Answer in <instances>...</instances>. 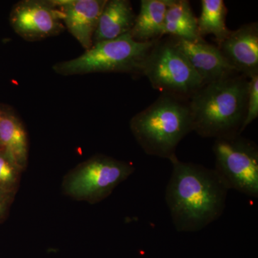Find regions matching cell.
Listing matches in <instances>:
<instances>
[{
    "label": "cell",
    "mask_w": 258,
    "mask_h": 258,
    "mask_svg": "<svg viewBox=\"0 0 258 258\" xmlns=\"http://www.w3.org/2000/svg\"><path fill=\"white\" fill-rule=\"evenodd\" d=\"M70 33L86 50L93 46L98 20L107 0H54Z\"/></svg>",
    "instance_id": "cell-9"
},
{
    "label": "cell",
    "mask_w": 258,
    "mask_h": 258,
    "mask_svg": "<svg viewBox=\"0 0 258 258\" xmlns=\"http://www.w3.org/2000/svg\"><path fill=\"white\" fill-rule=\"evenodd\" d=\"M249 79L236 74L204 84L189 100L193 132L215 139L241 134Z\"/></svg>",
    "instance_id": "cell-2"
},
{
    "label": "cell",
    "mask_w": 258,
    "mask_h": 258,
    "mask_svg": "<svg viewBox=\"0 0 258 258\" xmlns=\"http://www.w3.org/2000/svg\"><path fill=\"white\" fill-rule=\"evenodd\" d=\"M172 172L165 200L174 227L179 232H195L222 216L229 188L216 171L201 164L171 158Z\"/></svg>",
    "instance_id": "cell-1"
},
{
    "label": "cell",
    "mask_w": 258,
    "mask_h": 258,
    "mask_svg": "<svg viewBox=\"0 0 258 258\" xmlns=\"http://www.w3.org/2000/svg\"><path fill=\"white\" fill-rule=\"evenodd\" d=\"M171 0H142L131 36L140 42H154L164 37V23Z\"/></svg>",
    "instance_id": "cell-14"
},
{
    "label": "cell",
    "mask_w": 258,
    "mask_h": 258,
    "mask_svg": "<svg viewBox=\"0 0 258 258\" xmlns=\"http://www.w3.org/2000/svg\"><path fill=\"white\" fill-rule=\"evenodd\" d=\"M215 170L229 189L258 198V148L241 134L215 139Z\"/></svg>",
    "instance_id": "cell-7"
},
{
    "label": "cell",
    "mask_w": 258,
    "mask_h": 258,
    "mask_svg": "<svg viewBox=\"0 0 258 258\" xmlns=\"http://www.w3.org/2000/svg\"><path fill=\"white\" fill-rule=\"evenodd\" d=\"M202 10L198 18V33L200 37L208 35L215 37L217 45L230 35L231 30L226 25L227 9L223 0H202Z\"/></svg>",
    "instance_id": "cell-16"
},
{
    "label": "cell",
    "mask_w": 258,
    "mask_h": 258,
    "mask_svg": "<svg viewBox=\"0 0 258 258\" xmlns=\"http://www.w3.org/2000/svg\"><path fill=\"white\" fill-rule=\"evenodd\" d=\"M10 22L19 36L28 42L56 36L66 29L60 11L52 1L19 2L12 9Z\"/></svg>",
    "instance_id": "cell-8"
},
{
    "label": "cell",
    "mask_w": 258,
    "mask_h": 258,
    "mask_svg": "<svg viewBox=\"0 0 258 258\" xmlns=\"http://www.w3.org/2000/svg\"><path fill=\"white\" fill-rule=\"evenodd\" d=\"M129 125L146 154L169 161L180 142L193 132L189 100L161 94L134 115Z\"/></svg>",
    "instance_id": "cell-3"
},
{
    "label": "cell",
    "mask_w": 258,
    "mask_h": 258,
    "mask_svg": "<svg viewBox=\"0 0 258 258\" xmlns=\"http://www.w3.org/2000/svg\"><path fill=\"white\" fill-rule=\"evenodd\" d=\"M0 151L22 171L28 165V134L13 112L0 108Z\"/></svg>",
    "instance_id": "cell-12"
},
{
    "label": "cell",
    "mask_w": 258,
    "mask_h": 258,
    "mask_svg": "<svg viewBox=\"0 0 258 258\" xmlns=\"http://www.w3.org/2000/svg\"><path fill=\"white\" fill-rule=\"evenodd\" d=\"M142 76L162 94L189 100L203 86L176 38H161L154 45L144 60Z\"/></svg>",
    "instance_id": "cell-5"
},
{
    "label": "cell",
    "mask_w": 258,
    "mask_h": 258,
    "mask_svg": "<svg viewBox=\"0 0 258 258\" xmlns=\"http://www.w3.org/2000/svg\"><path fill=\"white\" fill-rule=\"evenodd\" d=\"M154 42H137L127 33L114 40L94 44L79 57L57 62L52 69L64 76L97 73L141 75L144 60Z\"/></svg>",
    "instance_id": "cell-4"
},
{
    "label": "cell",
    "mask_w": 258,
    "mask_h": 258,
    "mask_svg": "<svg viewBox=\"0 0 258 258\" xmlns=\"http://www.w3.org/2000/svg\"><path fill=\"white\" fill-rule=\"evenodd\" d=\"M135 18L130 1L107 0L93 36V45L129 33L133 28Z\"/></svg>",
    "instance_id": "cell-13"
},
{
    "label": "cell",
    "mask_w": 258,
    "mask_h": 258,
    "mask_svg": "<svg viewBox=\"0 0 258 258\" xmlns=\"http://www.w3.org/2000/svg\"><path fill=\"white\" fill-rule=\"evenodd\" d=\"M258 117V74L249 79L248 96H247V108L245 118L241 128L240 133L250 125Z\"/></svg>",
    "instance_id": "cell-18"
},
{
    "label": "cell",
    "mask_w": 258,
    "mask_h": 258,
    "mask_svg": "<svg viewBox=\"0 0 258 258\" xmlns=\"http://www.w3.org/2000/svg\"><path fill=\"white\" fill-rule=\"evenodd\" d=\"M22 171L0 151V191L16 193Z\"/></svg>",
    "instance_id": "cell-17"
},
{
    "label": "cell",
    "mask_w": 258,
    "mask_h": 258,
    "mask_svg": "<svg viewBox=\"0 0 258 258\" xmlns=\"http://www.w3.org/2000/svg\"><path fill=\"white\" fill-rule=\"evenodd\" d=\"M134 171L135 167L130 163L98 154L64 176L62 192L77 201L97 204L110 196Z\"/></svg>",
    "instance_id": "cell-6"
},
{
    "label": "cell",
    "mask_w": 258,
    "mask_h": 258,
    "mask_svg": "<svg viewBox=\"0 0 258 258\" xmlns=\"http://www.w3.org/2000/svg\"><path fill=\"white\" fill-rule=\"evenodd\" d=\"M164 35L190 41L202 38L198 33V18L189 1L171 0L166 13Z\"/></svg>",
    "instance_id": "cell-15"
},
{
    "label": "cell",
    "mask_w": 258,
    "mask_h": 258,
    "mask_svg": "<svg viewBox=\"0 0 258 258\" xmlns=\"http://www.w3.org/2000/svg\"><path fill=\"white\" fill-rule=\"evenodd\" d=\"M176 40L203 85L238 74L227 62L219 47L208 43L205 39L195 41Z\"/></svg>",
    "instance_id": "cell-11"
},
{
    "label": "cell",
    "mask_w": 258,
    "mask_h": 258,
    "mask_svg": "<svg viewBox=\"0 0 258 258\" xmlns=\"http://www.w3.org/2000/svg\"><path fill=\"white\" fill-rule=\"evenodd\" d=\"M227 62L238 74L249 78L258 74V24L253 22L231 30L217 45Z\"/></svg>",
    "instance_id": "cell-10"
},
{
    "label": "cell",
    "mask_w": 258,
    "mask_h": 258,
    "mask_svg": "<svg viewBox=\"0 0 258 258\" xmlns=\"http://www.w3.org/2000/svg\"><path fill=\"white\" fill-rule=\"evenodd\" d=\"M15 194L0 191V221L8 215L10 206L14 200Z\"/></svg>",
    "instance_id": "cell-19"
}]
</instances>
